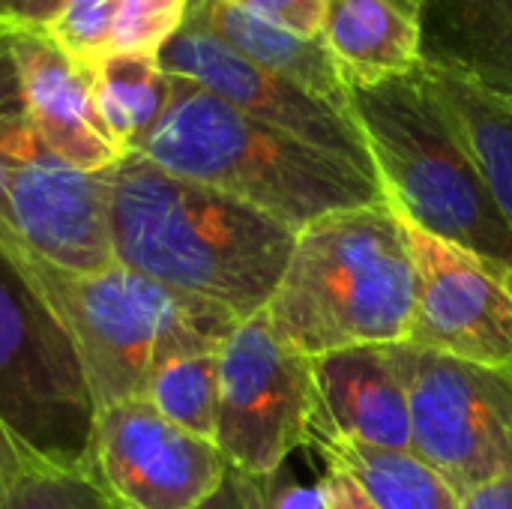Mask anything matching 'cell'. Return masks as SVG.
Wrapping results in <instances>:
<instances>
[{
	"label": "cell",
	"instance_id": "6da1fadb",
	"mask_svg": "<svg viewBox=\"0 0 512 509\" xmlns=\"http://www.w3.org/2000/svg\"><path fill=\"white\" fill-rule=\"evenodd\" d=\"M111 231L117 264L237 318L267 309L297 240L267 213L141 153L111 168Z\"/></svg>",
	"mask_w": 512,
	"mask_h": 509
},
{
	"label": "cell",
	"instance_id": "7a4b0ae2",
	"mask_svg": "<svg viewBox=\"0 0 512 509\" xmlns=\"http://www.w3.org/2000/svg\"><path fill=\"white\" fill-rule=\"evenodd\" d=\"M138 153L177 177L267 213L291 231L336 210L390 204L378 177L177 75L168 111Z\"/></svg>",
	"mask_w": 512,
	"mask_h": 509
},
{
	"label": "cell",
	"instance_id": "3957f363",
	"mask_svg": "<svg viewBox=\"0 0 512 509\" xmlns=\"http://www.w3.org/2000/svg\"><path fill=\"white\" fill-rule=\"evenodd\" d=\"M414 258L390 204L336 210L297 231L267 303L273 327L306 357L399 345L414 321Z\"/></svg>",
	"mask_w": 512,
	"mask_h": 509
},
{
	"label": "cell",
	"instance_id": "277c9868",
	"mask_svg": "<svg viewBox=\"0 0 512 509\" xmlns=\"http://www.w3.org/2000/svg\"><path fill=\"white\" fill-rule=\"evenodd\" d=\"M21 267L69 336L93 411L144 399L165 363L222 351L243 321L213 300L168 288L123 264L87 276L33 258H21Z\"/></svg>",
	"mask_w": 512,
	"mask_h": 509
},
{
	"label": "cell",
	"instance_id": "5b68a950",
	"mask_svg": "<svg viewBox=\"0 0 512 509\" xmlns=\"http://www.w3.org/2000/svg\"><path fill=\"white\" fill-rule=\"evenodd\" d=\"M348 111L390 207L408 225L512 267V228L423 66L381 84L348 87Z\"/></svg>",
	"mask_w": 512,
	"mask_h": 509
},
{
	"label": "cell",
	"instance_id": "8992f818",
	"mask_svg": "<svg viewBox=\"0 0 512 509\" xmlns=\"http://www.w3.org/2000/svg\"><path fill=\"white\" fill-rule=\"evenodd\" d=\"M0 420L42 465L87 474L93 405L69 336L0 246Z\"/></svg>",
	"mask_w": 512,
	"mask_h": 509
},
{
	"label": "cell",
	"instance_id": "52a82bcc",
	"mask_svg": "<svg viewBox=\"0 0 512 509\" xmlns=\"http://www.w3.org/2000/svg\"><path fill=\"white\" fill-rule=\"evenodd\" d=\"M411 408V450L459 501L512 477V369L447 357L411 342L384 345Z\"/></svg>",
	"mask_w": 512,
	"mask_h": 509
},
{
	"label": "cell",
	"instance_id": "ba28073f",
	"mask_svg": "<svg viewBox=\"0 0 512 509\" xmlns=\"http://www.w3.org/2000/svg\"><path fill=\"white\" fill-rule=\"evenodd\" d=\"M312 357L273 327L267 309L243 318L219 351L216 447L249 477L273 480L282 462L312 441Z\"/></svg>",
	"mask_w": 512,
	"mask_h": 509
},
{
	"label": "cell",
	"instance_id": "9c48e42d",
	"mask_svg": "<svg viewBox=\"0 0 512 509\" xmlns=\"http://www.w3.org/2000/svg\"><path fill=\"white\" fill-rule=\"evenodd\" d=\"M228 468L216 441L174 426L147 399L93 411L87 477L114 509H201Z\"/></svg>",
	"mask_w": 512,
	"mask_h": 509
},
{
	"label": "cell",
	"instance_id": "30bf717a",
	"mask_svg": "<svg viewBox=\"0 0 512 509\" xmlns=\"http://www.w3.org/2000/svg\"><path fill=\"white\" fill-rule=\"evenodd\" d=\"M9 216L21 258L66 273L117 264L111 231V168L81 171L54 156L27 123L9 150Z\"/></svg>",
	"mask_w": 512,
	"mask_h": 509
},
{
	"label": "cell",
	"instance_id": "8fae6325",
	"mask_svg": "<svg viewBox=\"0 0 512 509\" xmlns=\"http://www.w3.org/2000/svg\"><path fill=\"white\" fill-rule=\"evenodd\" d=\"M405 237L417 276L408 342L468 363L512 369V267L408 222Z\"/></svg>",
	"mask_w": 512,
	"mask_h": 509
},
{
	"label": "cell",
	"instance_id": "7c38bea8",
	"mask_svg": "<svg viewBox=\"0 0 512 509\" xmlns=\"http://www.w3.org/2000/svg\"><path fill=\"white\" fill-rule=\"evenodd\" d=\"M159 63L165 66V72L198 84L231 108L267 126H276L312 147L342 156L360 171L378 177L366 138L348 111L333 108L330 102L312 96L309 90L270 69H261L258 63L228 48L210 30L186 21L183 30L162 51Z\"/></svg>",
	"mask_w": 512,
	"mask_h": 509
},
{
	"label": "cell",
	"instance_id": "4fadbf2b",
	"mask_svg": "<svg viewBox=\"0 0 512 509\" xmlns=\"http://www.w3.org/2000/svg\"><path fill=\"white\" fill-rule=\"evenodd\" d=\"M9 48L27 120L39 141L81 171L114 168L123 150L99 114L93 66L57 48L45 30L9 24Z\"/></svg>",
	"mask_w": 512,
	"mask_h": 509
},
{
	"label": "cell",
	"instance_id": "5bb4252c",
	"mask_svg": "<svg viewBox=\"0 0 512 509\" xmlns=\"http://www.w3.org/2000/svg\"><path fill=\"white\" fill-rule=\"evenodd\" d=\"M312 378L318 399L312 429L369 447L414 453L408 396L384 345L312 357Z\"/></svg>",
	"mask_w": 512,
	"mask_h": 509
},
{
	"label": "cell",
	"instance_id": "9a60e30c",
	"mask_svg": "<svg viewBox=\"0 0 512 509\" xmlns=\"http://www.w3.org/2000/svg\"><path fill=\"white\" fill-rule=\"evenodd\" d=\"M321 39L345 87L411 75L423 66V0H327Z\"/></svg>",
	"mask_w": 512,
	"mask_h": 509
},
{
	"label": "cell",
	"instance_id": "2e32d148",
	"mask_svg": "<svg viewBox=\"0 0 512 509\" xmlns=\"http://www.w3.org/2000/svg\"><path fill=\"white\" fill-rule=\"evenodd\" d=\"M423 63L512 102V0H423Z\"/></svg>",
	"mask_w": 512,
	"mask_h": 509
},
{
	"label": "cell",
	"instance_id": "e0dca14e",
	"mask_svg": "<svg viewBox=\"0 0 512 509\" xmlns=\"http://www.w3.org/2000/svg\"><path fill=\"white\" fill-rule=\"evenodd\" d=\"M186 21L210 30L261 69H270L309 90L312 96L330 102L333 108L348 111V87L321 36L294 33L228 0H189Z\"/></svg>",
	"mask_w": 512,
	"mask_h": 509
},
{
	"label": "cell",
	"instance_id": "ac0fdd59",
	"mask_svg": "<svg viewBox=\"0 0 512 509\" xmlns=\"http://www.w3.org/2000/svg\"><path fill=\"white\" fill-rule=\"evenodd\" d=\"M423 69L438 105L459 132L498 210L512 228V102L447 69L429 63H423Z\"/></svg>",
	"mask_w": 512,
	"mask_h": 509
},
{
	"label": "cell",
	"instance_id": "d6986e66",
	"mask_svg": "<svg viewBox=\"0 0 512 509\" xmlns=\"http://www.w3.org/2000/svg\"><path fill=\"white\" fill-rule=\"evenodd\" d=\"M327 465L342 468L378 509H459V495L414 453L357 444L321 429L309 441Z\"/></svg>",
	"mask_w": 512,
	"mask_h": 509
},
{
	"label": "cell",
	"instance_id": "ffe728a7",
	"mask_svg": "<svg viewBox=\"0 0 512 509\" xmlns=\"http://www.w3.org/2000/svg\"><path fill=\"white\" fill-rule=\"evenodd\" d=\"M99 114L126 153H138L150 138L174 96V75L165 72L159 57L108 54L93 66Z\"/></svg>",
	"mask_w": 512,
	"mask_h": 509
},
{
	"label": "cell",
	"instance_id": "44dd1931",
	"mask_svg": "<svg viewBox=\"0 0 512 509\" xmlns=\"http://www.w3.org/2000/svg\"><path fill=\"white\" fill-rule=\"evenodd\" d=\"M174 426L216 441L219 420V351L186 354L165 363L144 396Z\"/></svg>",
	"mask_w": 512,
	"mask_h": 509
},
{
	"label": "cell",
	"instance_id": "7402d4cb",
	"mask_svg": "<svg viewBox=\"0 0 512 509\" xmlns=\"http://www.w3.org/2000/svg\"><path fill=\"white\" fill-rule=\"evenodd\" d=\"M0 509H114L99 486L81 471L27 462L6 486Z\"/></svg>",
	"mask_w": 512,
	"mask_h": 509
},
{
	"label": "cell",
	"instance_id": "603a6c76",
	"mask_svg": "<svg viewBox=\"0 0 512 509\" xmlns=\"http://www.w3.org/2000/svg\"><path fill=\"white\" fill-rule=\"evenodd\" d=\"M189 18V0H120L111 54L162 57Z\"/></svg>",
	"mask_w": 512,
	"mask_h": 509
},
{
	"label": "cell",
	"instance_id": "cb8c5ba5",
	"mask_svg": "<svg viewBox=\"0 0 512 509\" xmlns=\"http://www.w3.org/2000/svg\"><path fill=\"white\" fill-rule=\"evenodd\" d=\"M120 0H63L57 18L45 27L51 42L78 63L96 66L111 54V33Z\"/></svg>",
	"mask_w": 512,
	"mask_h": 509
},
{
	"label": "cell",
	"instance_id": "d4e9b609",
	"mask_svg": "<svg viewBox=\"0 0 512 509\" xmlns=\"http://www.w3.org/2000/svg\"><path fill=\"white\" fill-rule=\"evenodd\" d=\"M27 108L18 84V69L9 48V21L0 18V246L21 261V246L12 228L9 216V195H6V177H9V150L18 138V132L27 126Z\"/></svg>",
	"mask_w": 512,
	"mask_h": 509
},
{
	"label": "cell",
	"instance_id": "484cf974",
	"mask_svg": "<svg viewBox=\"0 0 512 509\" xmlns=\"http://www.w3.org/2000/svg\"><path fill=\"white\" fill-rule=\"evenodd\" d=\"M240 9H249L279 27H288L303 36H321L327 0H228Z\"/></svg>",
	"mask_w": 512,
	"mask_h": 509
},
{
	"label": "cell",
	"instance_id": "4316f807",
	"mask_svg": "<svg viewBox=\"0 0 512 509\" xmlns=\"http://www.w3.org/2000/svg\"><path fill=\"white\" fill-rule=\"evenodd\" d=\"M201 509H279L273 498V486L270 480H258L249 477L237 468H228L225 483L219 486V492L204 504Z\"/></svg>",
	"mask_w": 512,
	"mask_h": 509
},
{
	"label": "cell",
	"instance_id": "83f0119b",
	"mask_svg": "<svg viewBox=\"0 0 512 509\" xmlns=\"http://www.w3.org/2000/svg\"><path fill=\"white\" fill-rule=\"evenodd\" d=\"M321 507L324 509H378L369 495L354 483L351 474H345L336 465H327V474L321 480Z\"/></svg>",
	"mask_w": 512,
	"mask_h": 509
},
{
	"label": "cell",
	"instance_id": "f1b7e54d",
	"mask_svg": "<svg viewBox=\"0 0 512 509\" xmlns=\"http://www.w3.org/2000/svg\"><path fill=\"white\" fill-rule=\"evenodd\" d=\"M63 0H0V18L15 24V27H30V30H45Z\"/></svg>",
	"mask_w": 512,
	"mask_h": 509
},
{
	"label": "cell",
	"instance_id": "f546056e",
	"mask_svg": "<svg viewBox=\"0 0 512 509\" xmlns=\"http://www.w3.org/2000/svg\"><path fill=\"white\" fill-rule=\"evenodd\" d=\"M459 509H512V477L474 489L462 498Z\"/></svg>",
	"mask_w": 512,
	"mask_h": 509
},
{
	"label": "cell",
	"instance_id": "4dcf8cb0",
	"mask_svg": "<svg viewBox=\"0 0 512 509\" xmlns=\"http://www.w3.org/2000/svg\"><path fill=\"white\" fill-rule=\"evenodd\" d=\"M27 462H33V459L18 447V441L9 435V429L0 420V486H6Z\"/></svg>",
	"mask_w": 512,
	"mask_h": 509
}]
</instances>
